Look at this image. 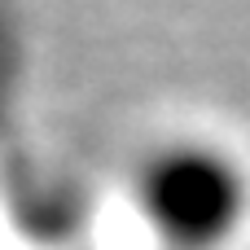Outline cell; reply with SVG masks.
<instances>
[{
  "mask_svg": "<svg viewBox=\"0 0 250 250\" xmlns=\"http://www.w3.org/2000/svg\"><path fill=\"white\" fill-rule=\"evenodd\" d=\"M132 207L163 250H224L250 220V176L215 141H167L136 167Z\"/></svg>",
  "mask_w": 250,
  "mask_h": 250,
  "instance_id": "6da1fadb",
  "label": "cell"
}]
</instances>
